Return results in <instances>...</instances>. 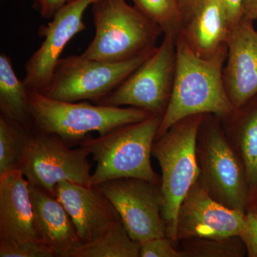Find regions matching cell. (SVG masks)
I'll return each mask as SVG.
<instances>
[{
    "mask_svg": "<svg viewBox=\"0 0 257 257\" xmlns=\"http://www.w3.org/2000/svg\"><path fill=\"white\" fill-rule=\"evenodd\" d=\"M95 35L81 54L87 58L118 63L152 53L162 29L125 0H98L92 5Z\"/></svg>",
    "mask_w": 257,
    "mask_h": 257,
    "instance_id": "cell-4",
    "label": "cell"
},
{
    "mask_svg": "<svg viewBox=\"0 0 257 257\" xmlns=\"http://www.w3.org/2000/svg\"><path fill=\"white\" fill-rule=\"evenodd\" d=\"M0 111L2 115L24 130H33L29 89L17 77L12 61L5 52L0 55Z\"/></svg>",
    "mask_w": 257,
    "mask_h": 257,
    "instance_id": "cell-19",
    "label": "cell"
},
{
    "mask_svg": "<svg viewBox=\"0 0 257 257\" xmlns=\"http://www.w3.org/2000/svg\"><path fill=\"white\" fill-rule=\"evenodd\" d=\"M207 0H178L184 18V25L193 18Z\"/></svg>",
    "mask_w": 257,
    "mask_h": 257,
    "instance_id": "cell-29",
    "label": "cell"
},
{
    "mask_svg": "<svg viewBox=\"0 0 257 257\" xmlns=\"http://www.w3.org/2000/svg\"><path fill=\"white\" fill-rule=\"evenodd\" d=\"M196 155L199 181L210 197L225 207L246 213L248 190L243 167L215 115L204 114Z\"/></svg>",
    "mask_w": 257,
    "mask_h": 257,
    "instance_id": "cell-6",
    "label": "cell"
},
{
    "mask_svg": "<svg viewBox=\"0 0 257 257\" xmlns=\"http://www.w3.org/2000/svg\"><path fill=\"white\" fill-rule=\"evenodd\" d=\"M220 120L244 172L248 190L246 213L257 212V94Z\"/></svg>",
    "mask_w": 257,
    "mask_h": 257,
    "instance_id": "cell-16",
    "label": "cell"
},
{
    "mask_svg": "<svg viewBox=\"0 0 257 257\" xmlns=\"http://www.w3.org/2000/svg\"><path fill=\"white\" fill-rule=\"evenodd\" d=\"M141 257H184V253L167 236L153 238L141 243Z\"/></svg>",
    "mask_w": 257,
    "mask_h": 257,
    "instance_id": "cell-25",
    "label": "cell"
},
{
    "mask_svg": "<svg viewBox=\"0 0 257 257\" xmlns=\"http://www.w3.org/2000/svg\"><path fill=\"white\" fill-rule=\"evenodd\" d=\"M154 52L118 63L92 60L82 55L60 58L44 94L59 101L97 103L119 87Z\"/></svg>",
    "mask_w": 257,
    "mask_h": 257,
    "instance_id": "cell-8",
    "label": "cell"
},
{
    "mask_svg": "<svg viewBox=\"0 0 257 257\" xmlns=\"http://www.w3.org/2000/svg\"><path fill=\"white\" fill-rule=\"evenodd\" d=\"M29 102L34 128L57 135L67 144L81 143L92 132L101 136L119 126L139 122L154 115L131 106L56 100L31 89H29Z\"/></svg>",
    "mask_w": 257,
    "mask_h": 257,
    "instance_id": "cell-5",
    "label": "cell"
},
{
    "mask_svg": "<svg viewBox=\"0 0 257 257\" xmlns=\"http://www.w3.org/2000/svg\"><path fill=\"white\" fill-rule=\"evenodd\" d=\"M184 257H242L247 254L239 235L221 238H193L179 241Z\"/></svg>",
    "mask_w": 257,
    "mask_h": 257,
    "instance_id": "cell-21",
    "label": "cell"
},
{
    "mask_svg": "<svg viewBox=\"0 0 257 257\" xmlns=\"http://www.w3.org/2000/svg\"><path fill=\"white\" fill-rule=\"evenodd\" d=\"M243 18L257 21V0H245Z\"/></svg>",
    "mask_w": 257,
    "mask_h": 257,
    "instance_id": "cell-30",
    "label": "cell"
},
{
    "mask_svg": "<svg viewBox=\"0 0 257 257\" xmlns=\"http://www.w3.org/2000/svg\"><path fill=\"white\" fill-rule=\"evenodd\" d=\"M249 257H257V212L246 213V225L240 235Z\"/></svg>",
    "mask_w": 257,
    "mask_h": 257,
    "instance_id": "cell-26",
    "label": "cell"
},
{
    "mask_svg": "<svg viewBox=\"0 0 257 257\" xmlns=\"http://www.w3.org/2000/svg\"><path fill=\"white\" fill-rule=\"evenodd\" d=\"M29 132L0 114V175L19 170Z\"/></svg>",
    "mask_w": 257,
    "mask_h": 257,
    "instance_id": "cell-23",
    "label": "cell"
},
{
    "mask_svg": "<svg viewBox=\"0 0 257 257\" xmlns=\"http://www.w3.org/2000/svg\"><path fill=\"white\" fill-rule=\"evenodd\" d=\"M176 49L173 88L157 138L187 116L211 114L222 119L235 110L226 94L223 79L227 46L214 57L202 58L179 35Z\"/></svg>",
    "mask_w": 257,
    "mask_h": 257,
    "instance_id": "cell-1",
    "label": "cell"
},
{
    "mask_svg": "<svg viewBox=\"0 0 257 257\" xmlns=\"http://www.w3.org/2000/svg\"><path fill=\"white\" fill-rule=\"evenodd\" d=\"M54 256L52 250L43 242L0 243V257Z\"/></svg>",
    "mask_w": 257,
    "mask_h": 257,
    "instance_id": "cell-24",
    "label": "cell"
},
{
    "mask_svg": "<svg viewBox=\"0 0 257 257\" xmlns=\"http://www.w3.org/2000/svg\"><path fill=\"white\" fill-rule=\"evenodd\" d=\"M223 69L225 90L234 109L257 94V31L243 18L231 28Z\"/></svg>",
    "mask_w": 257,
    "mask_h": 257,
    "instance_id": "cell-13",
    "label": "cell"
},
{
    "mask_svg": "<svg viewBox=\"0 0 257 257\" xmlns=\"http://www.w3.org/2000/svg\"><path fill=\"white\" fill-rule=\"evenodd\" d=\"M134 6L147 18L157 24L164 35H180L184 18L178 0H132Z\"/></svg>",
    "mask_w": 257,
    "mask_h": 257,
    "instance_id": "cell-22",
    "label": "cell"
},
{
    "mask_svg": "<svg viewBox=\"0 0 257 257\" xmlns=\"http://www.w3.org/2000/svg\"><path fill=\"white\" fill-rule=\"evenodd\" d=\"M231 28L239 23L243 17L245 0H221Z\"/></svg>",
    "mask_w": 257,
    "mask_h": 257,
    "instance_id": "cell-28",
    "label": "cell"
},
{
    "mask_svg": "<svg viewBox=\"0 0 257 257\" xmlns=\"http://www.w3.org/2000/svg\"><path fill=\"white\" fill-rule=\"evenodd\" d=\"M98 0H69L57 11L47 25L39 30L45 38L25 64L23 82L29 89L45 94L50 86L54 71L64 47L76 35L84 31V12Z\"/></svg>",
    "mask_w": 257,
    "mask_h": 257,
    "instance_id": "cell-11",
    "label": "cell"
},
{
    "mask_svg": "<svg viewBox=\"0 0 257 257\" xmlns=\"http://www.w3.org/2000/svg\"><path fill=\"white\" fill-rule=\"evenodd\" d=\"M90 156L82 147L71 149L58 136L34 128L28 141L19 170L30 185L55 196V187L63 181L90 186Z\"/></svg>",
    "mask_w": 257,
    "mask_h": 257,
    "instance_id": "cell-7",
    "label": "cell"
},
{
    "mask_svg": "<svg viewBox=\"0 0 257 257\" xmlns=\"http://www.w3.org/2000/svg\"><path fill=\"white\" fill-rule=\"evenodd\" d=\"M204 114L187 116L156 138L152 155L160 165L162 217L166 236L177 245V224L179 207L199 177L196 145Z\"/></svg>",
    "mask_w": 257,
    "mask_h": 257,
    "instance_id": "cell-3",
    "label": "cell"
},
{
    "mask_svg": "<svg viewBox=\"0 0 257 257\" xmlns=\"http://www.w3.org/2000/svg\"><path fill=\"white\" fill-rule=\"evenodd\" d=\"M69 0H33L34 8L42 18L51 20Z\"/></svg>",
    "mask_w": 257,
    "mask_h": 257,
    "instance_id": "cell-27",
    "label": "cell"
},
{
    "mask_svg": "<svg viewBox=\"0 0 257 257\" xmlns=\"http://www.w3.org/2000/svg\"><path fill=\"white\" fill-rule=\"evenodd\" d=\"M246 213L225 207L212 197L198 179L185 196L178 211L179 241L193 238H221L241 235Z\"/></svg>",
    "mask_w": 257,
    "mask_h": 257,
    "instance_id": "cell-12",
    "label": "cell"
},
{
    "mask_svg": "<svg viewBox=\"0 0 257 257\" xmlns=\"http://www.w3.org/2000/svg\"><path fill=\"white\" fill-rule=\"evenodd\" d=\"M30 187L44 243L55 256L72 257L82 241L68 212L55 196L30 184Z\"/></svg>",
    "mask_w": 257,
    "mask_h": 257,
    "instance_id": "cell-17",
    "label": "cell"
},
{
    "mask_svg": "<svg viewBox=\"0 0 257 257\" xmlns=\"http://www.w3.org/2000/svg\"><path fill=\"white\" fill-rule=\"evenodd\" d=\"M55 197L68 212L82 243L121 222L113 204L97 187L63 181L56 186Z\"/></svg>",
    "mask_w": 257,
    "mask_h": 257,
    "instance_id": "cell-14",
    "label": "cell"
},
{
    "mask_svg": "<svg viewBox=\"0 0 257 257\" xmlns=\"http://www.w3.org/2000/svg\"><path fill=\"white\" fill-rule=\"evenodd\" d=\"M113 204L133 239L166 236L161 183L138 178L112 179L95 186Z\"/></svg>",
    "mask_w": 257,
    "mask_h": 257,
    "instance_id": "cell-10",
    "label": "cell"
},
{
    "mask_svg": "<svg viewBox=\"0 0 257 257\" xmlns=\"http://www.w3.org/2000/svg\"><path fill=\"white\" fill-rule=\"evenodd\" d=\"M231 28L221 0H207L180 35L196 55L210 58L226 47Z\"/></svg>",
    "mask_w": 257,
    "mask_h": 257,
    "instance_id": "cell-18",
    "label": "cell"
},
{
    "mask_svg": "<svg viewBox=\"0 0 257 257\" xmlns=\"http://www.w3.org/2000/svg\"><path fill=\"white\" fill-rule=\"evenodd\" d=\"M162 116L152 115L143 121L123 125L98 138L81 142L80 147L96 163L91 187L119 178L161 183V176L153 170L151 157Z\"/></svg>",
    "mask_w": 257,
    "mask_h": 257,
    "instance_id": "cell-2",
    "label": "cell"
},
{
    "mask_svg": "<svg viewBox=\"0 0 257 257\" xmlns=\"http://www.w3.org/2000/svg\"><path fill=\"white\" fill-rule=\"evenodd\" d=\"M177 37L164 35L160 46L119 87L96 104L128 106L150 114H165L175 79Z\"/></svg>",
    "mask_w": 257,
    "mask_h": 257,
    "instance_id": "cell-9",
    "label": "cell"
},
{
    "mask_svg": "<svg viewBox=\"0 0 257 257\" xmlns=\"http://www.w3.org/2000/svg\"><path fill=\"white\" fill-rule=\"evenodd\" d=\"M141 243L128 234L122 221L105 234L83 243L72 257H139Z\"/></svg>",
    "mask_w": 257,
    "mask_h": 257,
    "instance_id": "cell-20",
    "label": "cell"
},
{
    "mask_svg": "<svg viewBox=\"0 0 257 257\" xmlns=\"http://www.w3.org/2000/svg\"><path fill=\"white\" fill-rule=\"evenodd\" d=\"M43 242L30 183L20 170L0 175V243Z\"/></svg>",
    "mask_w": 257,
    "mask_h": 257,
    "instance_id": "cell-15",
    "label": "cell"
}]
</instances>
